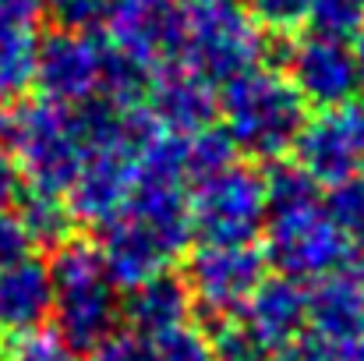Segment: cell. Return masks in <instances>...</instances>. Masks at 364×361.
Segmentation results:
<instances>
[{
	"mask_svg": "<svg viewBox=\"0 0 364 361\" xmlns=\"http://www.w3.org/2000/svg\"><path fill=\"white\" fill-rule=\"evenodd\" d=\"M361 18H364V0H311L308 32L347 39V36H354Z\"/></svg>",
	"mask_w": 364,
	"mask_h": 361,
	"instance_id": "d4e9b609",
	"label": "cell"
},
{
	"mask_svg": "<svg viewBox=\"0 0 364 361\" xmlns=\"http://www.w3.org/2000/svg\"><path fill=\"white\" fill-rule=\"evenodd\" d=\"M92 361H156V358H152V340L127 330V333H110L92 351Z\"/></svg>",
	"mask_w": 364,
	"mask_h": 361,
	"instance_id": "83f0119b",
	"label": "cell"
},
{
	"mask_svg": "<svg viewBox=\"0 0 364 361\" xmlns=\"http://www.w3.org/2000/svg\"><path fill=\"white\" fill-rule=\"evenodd\" d=\"M311 283L315 287L308 291V326L343 361V355L364 337V273L343 266Z\"/></svg>",
	"mask_w": 364,
	"mask_h": 361,
	"instance_id": "5bb4252c",
	"label": "cell"
},
{
	"mask_svg": "<svg viewBox=\"0 0 364 361\" xmlns=\"http://www.w3.org/2000/svg\"><path fill=\"white\" fill-rule=\"evenodd\" d=\"M107 53V39L92 28H53L46 39H39L36 57V85L43 89V100L71 110L100 100Z\"/></svg>",
	"mask_w": 364,
	"mask_h": 361,
	"instance_id": "52a82bcc",
	"label": "cell"
},
{
	"mask_svg": "<svg viewBox=\"0 0 364 361\" xmlns=\"http://www.w3.org/2000/svg\"><path fill=\"white\" fill-rule=\"evenodd\" d=\"M326 209L333 213V220L340 224L343 238H347V248H350V262L354 269L364 273V170L333 184V195L326 202Z\"/></svg>",
	"mask_w": 364,
	"mask_h": 361,
	"instance_id": "ffe728a7",
	"label": "cell"
},
{
	"mask_svg": "<svg viewBox=\"0 0 364 361\" xmlns=\"http://www.w3.org/2000/svg\"><path fill=\"white\" fill-rule=\"evenodd\" d=\"M18 192H21V174L14 167V156L4 152V145H0V213L11 209V202L18 199Z\"/></svg>",
	"mask_w": 364,
	"mask_h": 361,
	"instance_id": "1f68e13d",
	"label": "cell"
},
{
	"mask_svg": "<svg viewBox=\"0 0 364 361\" xmlns=\"http://www.w3.org/2000/svg\"><path fill=\"white\" fill-rule=\"evenodd\" d=\"M96 251H100V258H103L117 291H131V287L145 283L149 276L163 273L173 262V251L152 231H145L138 220H131L127 213L103 227V238H100Z\"/></svg>",
	"mask_w": 364,
	"mask_h": 361,
	"instance_id": "2e32d148",
	"label": "cell"
},
{
	"mask_svg": "<svg viewBox=\"0 0 364 361\" xmlns=\"http://www.w3.org/2000/svg\"><path fill=\"white\" fill-rule=\"evenodd\" d=\"M269 361H340V355H336L326 340H318L315 333H311V337L301 333V337H294L290 344L276 347Z\"/></svg>",
	"mask_w": 364,
	"mask_h": 361,
	"instance_id": "4dcf8cb0",
	"label": "cell"
},
{
	"mask_svg": "<svg viewBox=\"0 0 364 361\" xmlns=\"http://www.w3.org/2000/svg\"><path fill=\"white\" fill-rule=\"evenodd\" d=\"M191 234L213 244H255L269 220L265 174L247 163H227L188 192Z\"/></svg>",
	"mask_w": 364,
	"mask_h": 361,
	"instance_id": "5b68a950",
	"label": "cell"
},
{
	"mask_svg": "<svg viewBox=\"0 0 364 361\" xmlns=\"http://www.w3.org/2000/svg\"><path fill=\"white\" fill-rule=\"evenodd\" d=\"M145 110L159 131L191 135L198 127H209L216 117V89L188 64H163L149 78Z\"/></svg>",
	"mask_w": 364,
	"mask_h": 361,
	"instance_id": "4fadbf2b",
	"label": "cell"
},
{
	"mask_svg": "<svg viewBox=\"0 0 364 361\" xmlns=\"http://www.w3.org/2000/svg\"><path fill=\"white\" fill-rule=\"evenodd\" d=\"M216 114H223V131L237 149L258 159H279L287 149H294L308 103L283 71L255 64L223 82Z\"/></svg>",
	"mask_w": 364,
	"mask_h": 361,
	"instance_id": "6da1fadb",
	"label": "cell"
},
{
	"mask_svg": "<svg viewBox=\"0 0 364 361\" xmlns=\"http://www.w3.org/2000/svg\"><path fill=\"white\" fill-rule=\"evenodd\" d=\"M103 39L131 57L134 64L156 71L173 64L181 53L184 4L181 0H103Z\"/></svg>",
	"mask_w": 364,
	"mask_h": 361,
	"instance_id": "9c48e42d",
	"label": "cell"
},
{
	"mask_svg": "<svg viewBox=\"0 0 364 361\" xmlns=\"http://www.w3.org/2000/svg\"><path fill=\"white\" fill-rule=\"evenodd\" d=\"M255 14V21L265 28V32H294L301 25H308V11H311V0H251L247 7Z\"/></svg>",
	"mask_w": 364,
	"mask_h": 361,
	"instance_id": "4316f807",
	"label": "cell"
},
{
	"mask_svg": "<svg viewBox=\"0 0 364 361\" xmlns=\"http://www.w3.org/2000/svg\"><path fill=\"white\" fill-rule=\"evenodd\" d=\"M57 28H92L103 14V0H43Z\"/></svg>",
	"mask_w": 364,
	"mask_h": 361,
	"instance_id": "f1b7e54d",
	"label": "cell"
},
{
	"mask_svg": "<svg viewBox=\"0 0 364 361\" xmlns=\"http://www.w3.org/2000/svg\"><path fill=\"white\" fill-rule=\"evenodd\" d=\"M269 53L265 28L241 0H184L177 61L209 82H227Z\"/></svg>",
	"mask_w": 364,
	"mask_h": 361,
	"instance_id": "277c9868",
	"label": "cell"
},
{
	"mask_svg": "<svg viewBox=\"0 0 364 361\" xmlns=\"http://www.w3.org/2000/svg\"><path fill=\"white\" fill-rule=\"evenodd\" d=\"M265 280V251L255 244H213L202 241L188 255L184 283L191 301L205 308L216 323L241 312L251 291Z\"/></svg>",
	"mask_w": 364,
	"mask_h": 361,
	"instance_id": "30bf717a",
	"label": "cell"
},
{
	"mask_svg": "<svg viewBox=\"0 0 364 361\" xmlns=\"http://www.w3.org/2000/svg\"><path fill=\"white\" fill-rule=\"evenodd\" d=\"M39 36L32 25L0 21V103L21 100L36 85Z\"/></svg>",
	"mask_w": 364,
	"mask_h": 361,
	"instance_id": "d6986e66",
	"label": "cell"
},
{
	"mask_svg": "<svg viewBox=\"0 0 364 361\" xmlns=\"http://www.w3.org/2000/svg\"><path fill=\"white\" fill-rule=\"evenodd\" d=\"M18 216H21L28 238L43 241V244H53V248L71 238V227H75V220L68 213V202L57 199V195H32L28 192V199H25V206H21Z\"/></svg>",
	"mask_w": 364,
	"mask_h": 361,
	"instance_id": "44dd1931",
	"label": "cell"
},
{
	"mask_svg": "<svg viewBox=\"0 0 364 361\" xmlns=\"http://www.w3.org/2000/svg\"><path fill=\"white\" fill-rule=\"evenodd\" d=\"M195 301H191V291L184 283V276H173V273H156L149 276L145 283L131 287V298L121 308V315L127 319L131 333L138 337H159V333H170L177 326L188 323Z\"/></svg>",
	"mask_w": 364,
	"mask_h": 361,
	"instance_id": "ac0fdd59",
	"label": "cell"
},
{
	"mask_svg": "<svg viewBox=\"0 0 364 361\" xmlns=\"http://www.w3.org/2000/svg\"><path fill=\"white\" fill-rule=\"evenodd\" d=\"M152 358L156 361H220L213 340L202 330L188 326V323L170 330V333L152 337Z\"/></svg>",
	"mask_w": 364,
	"mask_h": 361,
	"instance_id": "cb8c5ba5",
	"label": "cell"
},
{
	"mask_svg": "<svg viewBox=\"0 0 364 361\" xmlns=\"http://www.w3.org/2000/svg\"><path fill=\"white\" fill-rule=\"evenodd\" d=\"M283 75L294 82L304 103L315 107H336L350 103L361 89V75L354 64V53L347 39L304 32L290 46H283Z\"/></svg>",
	"mask_w": 364,
	"mask_h": 361,
	"instance_id": "8fae6325",
	"label": "cell"
},
{
	"mask_svg": "<svg viewBox=\"0 0 364 361\" xmlns=\"http://www.w3.org/2000/svg\"><path fill=\"white\" fill-rule=\"evenodd\" d=\"M241 326L251 340L272 355L276 347L290 344L308 326V291L294 276H269L262 280L241 308Z\"/></svg>",
	"mask_w": 364,
	"mask_h": 361,
	"instance_id": "9a60e30c",
	"label": "cell"
},
{
	"mask_svg": "<svg viewBox=\"0 0 364 361\" xmlns=\"http://www.w3.org/2000/svg\"><path fill=\"white\" fill-rule=\"evenodd\" d=\"M138 177V156L127 149H85V159L64 195L75 224L107 227L124 216Z\"/></svg>",
	"mask_w": 364,
	"mask_h": 361,
	"instance_id": "7c38bea8",
	"label": "cell"
},
{
	"mask_svg": "<svg viewBox=\"0 0 364 361\" xmlns=\"http://www.w3.org/2000/svg\"><path fill=\"white\" fill-rule=\"evenodd\" d=\"M53 315V280L50 266L36 255H25L0 269V330L18 337L43 330Z\"/></svg>",
	"mask_w": 364,
	"mask_h": 361,
	"instance_id": "e0dca14e",
	"label": "cell"
},
{
	"mask_svg": "<svg viewBox=\"0 0 364 361\" xmlns=\"http://www.w3.org/2000/svg\"><path fill=\"white\" fill-rule=\"evenodd\" d=\"M0 361H75V351L57 333L28 330V333H18L11 340V347L4 351Z\"/></svg>",
	"mask_w": 364,
	"mask_h": 361,
	"instance_id": "484cf974",
	"label": "cell"
},
{
	"mask_svg": "<svg viewBox=\"0 0 364 361\" xmlns=\"http://www.w3.org/2000/svg\"><path fill=\"white\" fill-rule=\"evenodd\" d=\"M32 244L36 241L28 238L21 216L11 213V209H4L0 213V269L11 266V262H18V258H25V255H32Z\"/></svg>",
	"mask_w": 364,
	"mask_h": 361,
	"instance_id": "f546056e",
	"label": "cell"
},
{
	"mask_svg": "<svg viewBox=\"0 0 364 361\" xmlns=\"http://www.w3.org/2000/svg\"><path fill=\"white\" fill-rule=\"evenodd\" d=\"M7 145L14 149V167L32 195L64 199L85 159V138L75 110L50 100L21 103L14 110Z\"/></svg>",
	"mask_w": 364,
	"mask_h": 361,
	"instance_id": "3957f363",
	"label": "cell"
},
{
	"mask_svg": "<svg viewBox=\"0 0 364 361\" xmlns=\"http://www.w3.org/2000/svg\"><path fill=\"white\" fill-rule=\"evenodd\" d=\"M350 53H354V64H358V75H361V85H364V18L358 21V28H354V46H350Z\"/></svg>",
	"mask_w": 364,
	"mask_h": 361,
	"instance_id": "836d02e7",
	"label": "cell"
},
{
	"mask_svg": "<svg viewBox=\"0 0 364 361\" xmlns=\"http://www.w3.org/2000/svg\"><path fill=\"white\" fill-rule=\"evenodd\" d=\"M43 0H0V21L11 25H32L39 14Z\"/></svg>",
	"mask_w": 364,
	"mask_h": 361,
	"instance_id": "d6a6232c",
	"label": "cell"
},
{
	"mask_svg": "<svg viewBox=\"0 0 364 361\" xmlns=\"http://www.w3.org/2000/svg\"><path fill=\"white\" fill-rule=\"evenodd\" d=\"M265 199H269V213L297 209V206L318 202V184L297 163H276L265 174Z\"/></svg>",
	"mask_w": 364,
	"mask_h": 361,
	"instance_id": "603a6c76",
	"label": "cell"
},
{
	"mask_svg": "<svg viewBox=\"0 0 364 361\" xmlns=\"http://www.w3.org/2000/svg\"><path fill=\"white\" fill-rule=\"evenodd\" d=\"M234 152H237V145H234L230 135H227L223 127H216V124L184 135V159H188L191 181H198V177H205V174H213V170L234 163Z\"/></svg>",
	"mask_w": 364,
	"mask_h": 361,
	"instance_id": "7402d4cb",
	"label": "cell"
},
{
	"mask_svg": "<svg viewBox=\"0 0 364 361\" xmlns=\"http://www.w3.org/2000/svg\"><path fill=\"white\" fill-rule=\"evenodd\" d=\"M265 258L294 280H318L350 262V248L333 220V213L318 202L269 213L265 220Z\"/></svg>",
	"mask_w": 364,
	"mask_h": 361,
	"instance_id": "8992f818",
	"label": "cell"
},
{
	"mask_svg": "<svg viewBox=\"0 0 364 361\" xmlns=\"http://www.w3.org/2000/svg\"><path fill=\"white\" fill-rule=\"evenodd\" d=\"M297 167L315 184H340L364 170V107L358 100L318 107L294 138Z\"/></svg>",
	"mask_w": 364,
	"mask_h": 361,
	"instance_id": "ba28073f",
	"label": "cell"
},
{
	"mask_svg": "<svg viewBox=\"0 0 364 361\" xmlns=\"http://www.w3.org/2000/svg\"><path fill=\"white\" fill-rule=\"evenodd\" d=\"M50 280H53L57 337L75 355H92L110 333H117L121 301L96 244L75 238L57 244L50 262Z\"/></svg>",
	"mask_w": 364,
	"mask_h": 361,
	"instance_id": "7a4b0ae2",
	"label": "cell"
}]
</instances>
